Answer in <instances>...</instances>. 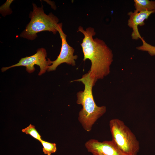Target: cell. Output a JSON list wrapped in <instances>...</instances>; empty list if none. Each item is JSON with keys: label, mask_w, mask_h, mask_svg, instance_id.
<instances>
[{"label": "cell", "mask_w": 155, "mask_h": 155, "mask_svg": "<svg viewBox=\"0 0 155 155\" xmlns=\"http://www.w3.org/2000/svg\"><path fill=\"white\" fill-rule=\"evenodd\" d=\"M46 57V50L43 48H40L37 50L36 52L34 55L22 58L18 63L8 67H3L1 71L3 72L13 67L23 66L26 67L27 71L31 73L35 70L34 66L36 65L40 68L38 75H41L47 71L49 67L52 64V61L49 58L47 60Z\"/></svg>", "instance_id": "obj_5"}, {"label": "cell", "mask_w": 155, "mask_h": 155, "mask_svg": "<svg viewBox=\"0 0 155 155\" xmlns=\"http://www.w3.org/2000/svg\"><path fill=\"white\" fill-rule=\"evenodd\" d=\"M62 23L58 24L57 30L61 40V47L60 53L55 60L52 61V64L49 67L47 71H52L56 70L57 67L60 64L65 63L74 66L75 65V60L78 56L74 55V49L67 43L66 40L67 35L63 32Z\"/></svg>", "instance_id": "obj_6"}, {"label": "cell", "mask_w": 155, "mask_h": 155, "mask_svg": "<svg viewBox=\"0 0 155 155\" xmlns=\"http://www.w3.org/2000/svg\"><path fill=\"white\" fill-rule=\"evenodd\" d=\"M85 146L88 152L93 155H126L112 140L100 142L91 139L85 143Z\"/></svg>", "instance_id": "obj_7"}, {"label": "cell", "mask_w": 155, "mask_h": 155, "mask_svg": "<svg viewBox=\"0 0 155 155\" xmlns=\"http://www.w3.org/2000/svg\"><path fill=\"white\" fill-rule=\"evenodd\" d=\"M155 12L154 11H149L147 10L137 12L134 10V12L131 11L128 13V15L129 16V18L128 20V25L133 30L131 34V37L133 39L137 40L140 38L141 39L143 42H145L139 33L138 26L139 25L142 26L144 25V21L146 19H147L151 14Z\"/></svg>", "instance_id": "obj_8"}, {"label": "cell", "mask_w": 155, "mask_h": 155, "mask_svg": "<svg viewBox=\"0 0 155 155\" xmlns=\"http://www.w3.org/2000/svg\"><path fill=\"white\" fill-rule=\"evenodd\" d=\"M109 126L112 140L126 155H136L139 150V141L130 129L118 119L110 120Z\"/></svg>", "instance_id": "obj_4"}, {"label": "cell", "mask_w": 155, "mask_h": 155, "mask_svg": "<svg viewBox=\"0 0 155 155\" xmlns=\"http://www.w3.org/2000/svg\"><path fill=\"white\" fill-rule=\"evenodd\" d=\"M13 0H7L0 7V13L1 15L5 17L12 13L13 11L10 7Z\"/></svg>", "instance_id": "obj_12"}, {"label": "cell", "mask_w": 155, "mask_h": 155, "mask_svg": "<svg viewBox=\"0 0 155 155\" xmlns=\"http://www.w3.org/2000/svg\"><path fill=\"white\" fill-rule=\"evenodd\" d=\"M134 6L137 12L147 10L155 11V1L148 0H135Z\"/></svg>", "instance_id": "obj_9"}, {"label": "cell", "mask_w": 155, "mask_h": 155, "mask_svg": "<svg viewBox=\"0 0 155 155\" xmlns=\"http://www.w3.org/2000/svg\"><path fill=\"white\" fill-rule=\"evenodd\" d=\"M40 142L42 146V151L45 154L51 155L55 152L57 150L55 143H52L42 140Z\"/></svg>", "instance_id": "obj_10"}, {"label": "cell", "mask_w": 155, "mask_h": 155, "mask_svg": "<svg viewBox=\"0 0 155 155\" xmlns=\"http://www.w3.org/2000/svg\"><path fill=\"white\" fill-rule=\"evenodd\" d=\"M33 10L30 13V20L25 29L20 34V36L33 40L37 37V33L44 31L52 32L55 34L58 32L57 28L59 19L52 13L48 15L44 12L43 7H38L32 3Z\"/></svg>", "instance_id": "obj_3"}, {"label": "cell", "mask_w": 155, "mask_h": 155, "mask_svg": "<svg viewBox=\"0 0 155 155\" xmlns=\"http://www.w3.org/2000/svg\"><path fill=\"white\" fill-rule=\"evenodd\" d=\"M74 81L81 82L84 86V90L77 94L76 103L82 106L79 113L78 120L84 129L89 132L96 121L105 113L106 107L97 106L94 101L92 88L95 83L89 71L81 78L72 81Z\"/></svg>", "instance_id": "obj_2"}, {"label": "cell", "mask_w": 155, "mask_h": 155, "mask_svg": "<svg viewBox=\"0 0 155 155\" xmlns=\"http://www.w3.org/2000/svg\"><path fill=\"white\" fill-rule=\"evenodd\" d=\"M22 131L26 134L30 135L40 142L42 140L41 136L36 129L35 126L31 124L28 127L22 129Z\"/></svg>", "instance_id": "obj_11"}, {"label": "cell", "mask_w": 155, "mask_h": 155, "mask_svg": "<svg viewBox=\"0 0 155 155\" xmlns=\"http://www.w3.org/2000/svg\"><path fill=\"white\" fill-rule=\"evenodd\" d=\"M78 31L84 35L81 44L84 54L83 60L88 59L91 61L89 71L95 83L98 79L102 78L109 73L113 61L112 51L103 40L97 38H93L96 34L93 28L89 27L85 30L79 26Z\"/></svg>", "instance_id": "obj_1"}]
</instances>
